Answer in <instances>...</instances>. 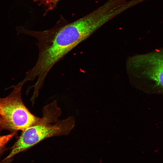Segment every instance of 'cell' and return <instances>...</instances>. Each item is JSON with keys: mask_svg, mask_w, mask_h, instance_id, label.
<instances>
[{"mask_svg": "<svg viewBox=\"0 0 163 163\" xmlns=\"http://www.w3.org/2000/svg\"><path fill=\"white\" fill-rule=\"evenodd\" d=\"M17 133H12L5 135H0V156L5 151L7 144Z\"/></svg>", "mask_w": 163, "mask_h": 163, "instance_id": "obj_6", "label": "cell"}, {"mask_svg": "<svg viewBox=\"0 0 163 163\" xmlns=\"http://www.w3.org/2000/svg\"><path fill=\"white\" fill-rule=\"evenodd\" d=\"M42 112V117L38 123L22 131L4 161L10 159L47 138L67 135L75 126V120L72 117L62 120L59 119L61 111L56 101L44 106Z\"/></svg>", "mask_w": 163, "mask_h": 163, "instance_id": "obj_2", "label": "cell"}, {"mask_svg": "<svg viewBox=\"0 0 163 163\" xmlns=\"http://www.w3.org/2000/svg\"><path fill=\"white\" fill-rule=\"evenodd\" d=\"M23 85L19 83L7 96L0 97V131L11 133L23 131L37 123L40 118L34 115L24 105L21 97Z\"/></svg>", "mask_w": 163, "mask_h": 163, "instance_id": "obj_3", "label": "cell"}, {"mask_svg": "<svg viewBox=\"0 0 163 163\" xmlns=\"http://www.w3.org/2000/svg\"><path fill=\"white\" fill-rule=\"evenodd\" d=\"M60 0H34V2H37L39 6L43 5L45 9V12L44 15H46L49 11L56 8Z\"/></svg>", "mask_w": 163, "mask_h": 163, "instance_id": "obj_5", "label": "cell"}, {"mask_svg": "<svg viewBox=\"0 0 163 163\" xmlns=\"http://www.w3.org/2000/svg\"><path fill=\"white\" fill-rule=\"evenodd\" d=\"M126 65L130 79L163 90V47L131 56Z\"/></svg>", "mask_w": 163, "mask_h": 163, "instance_id": "obj_4", "label": "cell"}, {"mask_svg": "<svg viewBox=\"0 0 163 163\" xmlns=\"http://www.w3.org/2000/svg\"><path fill=\"white\" fill-rule=\"evenodd\" d=\"M104 24L102 16L94 10L73 22L62 24L58 22L53 28L46 30L33 31L17 27L18 34L23 33L37 39L39 49L37 61L34 67L27 71L23 81L26 82L37 78V81L32 87L35 91H39L54 65Z\"/></svg>", "mask_w": 163, "mask_h": 163, "instance_id": "obj_1", "label": "cell"}]
</instances>
